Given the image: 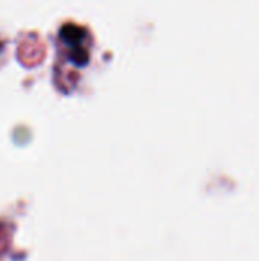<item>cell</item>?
Here are the masks:
<instances>
[{
    "label": "cell",
    "instance_id": "cell-1",
    "mask_svg": "<svg viewBox=\"0 0 259 261\" xmlns=\"http://www.w3.org/2000/svg\"><path fill=\"white\" fill-rule=\"evenodd\" d=\"M60 37L63 41H66L70 46H79V43L84 40L85 37V31L76 24H64L60 29Z\"/></svg>",
    "mask_w": 259,
    "mask_h": 261
},
{
    "label": "cell",
    "instance_id": "cell-2",
    "mask_svg": "<svg viewBox=\"0 0 259 261\" xmlns=\"http://www.w3.org/2000/svg\"><path fill=\"white\" fill-rule=\"evenodd\" d=\"M72 61H73L76 66H84V64H87V61H89V55H87L85 50L76 47L75 52L72 54Z\"/></svg>",
    "mask_w": 259,
    "mask_h": 261
}]
</instances>
